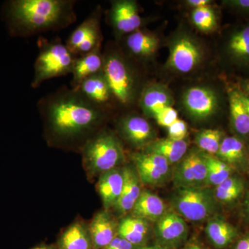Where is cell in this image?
Segmentation results:
<instances>
[{"mask_svg": "<svg viewBox=\"0 0 249 249\" xmlns=\"http://www.w3.org/2000/svg\"><path fill=\"white\" fill-rule=\"evenodd\" d=\"M118 136L130 146L142 150L155 140V131L151 124L137 114H125L116 122Z\"/></svg>", "mask_w": 249, "mask_h": 249, "instance_id": "8fae6325", "label": "cell"}, {"mask_svg": "<svg viewBox=\"0 0 249 249\" xmlns=\"http://www.w3.org/2000/svg\"><path fill=\"white\" fill-rule=\"evenodd\" d=\"M49 145L81 150L85 142L104 128L108 113L79 91L66 86L45 95L37 103Z\"/></svg>", "mask_w": 249, "mask_h": 249, "instance_id": "6da1fadb", "label": "cell"}, {"mask_svg": "<svg viewBox=\"0 0 249 249\" xmlns=\"http://www.w3.org/2000/svg\"><path fill=\"white\" fill-rule=\"evenodd\" d=\"M233 249H249V233L237 241Z\"/></svg>", "mask_w": 249, "mask_h": 249, "instance_id": "f35d334b", "label": "cell"}, {"mask_svg": "<svg viewBox=\"0 0 249 249\" xmlns=\"http://www.w3.org/2000/svg\"><path fill=\"white\" fill-rule=\"evenodd\" d=\"M131 159L142 185L160 186L171 175L168 160L157 154L140 150L132 153Z\"/></svg>", "mask_w": 249, "mask_h": 249, "instance_id": "9c48e42d", "label": "cell"}, {"mask_svg": "<svg viewBox=\"0 0 249 249\" xmlns=\"http://www.w3.org/2000/svg\"><path fill=\"white\" fill-rule=\"evenodd\" d=\"M31 249H57L56 245H46V244H42L38 246L34 247V248Z\"/></svg>", "mask_w": 249, "mask_h": 249, "instance_id": "ab89813d", "label": "cell"}, {"mask_svg": "<svg viewBox=\"0 0 249 249\" xmlns=\"http://www.w3.org/2000/svg\"><path fill=\"white\" fill-rule=\"evenodd\" d=\"M104 59L101 47L89 53L77 57L72 70L71 88L76 89L87 78L103 71Z\"/></svg>", "mask_w": 249, "mask_h": 249, "instance_id": "44dd1931", "label": "cell"}, {"mask_svg": "<svg viewBox=\"0 0 249 249\" xmlns=\"http://www.w3.org/2000/svg\"><path fill=\"white\" fill-rule=\"evenodd\" d=\"M172 175L177 188L207 186V166L204 152L196 150L187 152L182 160L175 165Z\"/></svg>", "mask_w": 249, "mask_h": 249, "instance_id": "ba28073f", "label": "cell"}, {"mask_svg": "<svg viewBox=\"0 0 249 249\" xmlns=\"http://www.w3.org/2000/svg\"><path fill=\"white\" fill-rule=\"evenodd\" d=\"M171 93L161 85H147L141 91L138 99L139 107L147 117H155L165 108L173 107Z\"/></svg>", "mask_w": 249, "mask_h": 249, "instance_id": "e0dca14e", "label": "cell"}, {"mask_svg": "<svg viewBox=\"0 0 249 249\" xmlns=\"http://www.w3.org/2000/svg\"><path fill=\"white\" fill-rule=\"evenodd\" d=\"M76 89L106 112L111 101H115L103 71L87 78Z\"/></svg>", "mask_w": 249, "mask_h": 249, "instance_id": "d6986e66", "label": "cell"}, {"mask_svg": "<svg viewBox=\"0 0 249 249\" xmlns=\"http://www.w3.org/2000/svg\"><path fill=\"white\" fill-rule=\"evenodd\" d=\"M98 178L96 188L103 207L110 211L117 204L122 192L124 181L123 167L106 172Z\"/></svg>", "mask_w": 249, "mask_h": 249, "instance_id": "ac0fdd59", "label": "cell"}, {"mask_svg": "<svg viewBox=\"0 0 249 249\" xmlns=\"http://www.w3.org/2000/svg\"><path fill=\"white\" fill-rule=\"evenodd\" d=\"M215 157L230 166H238L245 160V147L238 139L226 137L223 139Z\"/></svg>", "mask_w": 249, "mask_h": 249, "instance_id": "83f0119b", "label": "cell"}, {"mask_svg": "<svg viewBox=\"0 0 249 249\" xmlns=\"http://www.w3.org/2000/svg\"><path fill=\"white\" fill-rule=\"evenodd\" d=\"M229 50L235 58L249 60V26L232 36L229 40Z\"/></svg>", "mask_w": 249, "mask_h": 249, "instance_id": "1f68e13d", "label": "cell"}, {"mask_svg": "<svg viewBox=\"0 0 249 249\" xmlns=\"http://www.w3.org/2000/svg\"><path fill=\"white\" fill-rule=\"evenodd\" d=\"M166 212L164 202L160 196L148 190H143L130 214L148 222H157Z\"/></svg>", "mask_w": 249, "mask_h": 249, "instance_id": "603a6c76", "label": "cell"}, {"mask_svg": "<svg viewBox=\"0 0 249 249\" xmlns=\"http://www.w3.org/2000/svg\"><path fill=\"white\" fill-rule=\"evenodd\" d=\"M186 2L188 6L196 9L210 6L211 1L210 0H188Z\"/></svg>", "mask_w": 249, "mask_h": 249, "instance_id": "8d00e7d4", "label": "cell"}, {"mask_svg": "<svg viewBox=\"0 0 249 249\" xmlns=\"http://www.w3.org/2000/svg\"><path fill=\"white\" fill-rule=\"evenodd\" d=\"M76 0H11L2 9L10 35L28 37L62 30L76 22Z\"/></svg>", "mask_w": 249, "mask_h": 249, "instance_id": "7a4b0ae2", "label": "cell"}, {"mask_svg": "<svg viewBox=\"0 0 249 249\" xmlns=\"http://www.w3.org/2000/svg\"><path fill=\"white\" fill-rule=\"evenodd\" d=\"M108 18L116 37L120 38L139 30L142 24L138 4L134 0L111 1Z\"/></svg>", "mask_w": 249, "mask_h": 249, "instance_id": "7c38bea8", "label": "cell"}, {"mask_svg": "<svg viewBox=\"0 0 249 249\" xmlns=\"http://www.w3.org/2000/svg\"><path fill=\"white\" fill-rule=\"evenodd\" d=\"M138 249H170L166 248V247H161L160 245L152 246V247H148V246H143V247H139Z\"/></svg>", "mask_w": 249, "mask_h": 249, "instance_id": "b9f144b4", "label": "cell"}, {"mask_svg": "<svg viewBox=\"0 0 249 249\" xmlns=\"http://www.w3.org/2000/svg\"><path fill=\"white\" fill-rule=\"evenodd\" d=\"M245 88L246 91H247V93H248L249 95V81H247V83H245Z\"/></svg>", "mask_w": 249, "mask_h": 249, "instance_id": "f6af8a7d", "label": "cell"}, {"mask_svg": "<svg viewBox=\"0 0 249 249\" xmlns=\"http://www.w3.org/2000/svg\"><path fill=\"white\" fill-rule=\"evenodd\" d=\"M183 104L188 114L197 120H204L213 115L218 107L217 95L205 87H193L183 96Z\"/></svg>", "mask_w": 249, "mask_h": 249, "instance_id": "5bb4252c", "label": "cell"}, {"mask_svg": "<svg viewBox=\"0 0 249 249\" xmlns=\"http://www.w3.org/2000/svg\"><path fill=\"white\" fill-rule=\"evenodd\" d=\"M143 151L161 156L170 165H176L188 151L186 141H174L168 138L156 139L142 148Z\"/></svg>", "mask_w": 249, "mask_h": 249, "instance_id": "d4e9b609", "label": "cell"}, {"mask_svg": "<svg viewBox=\"0 0 249 249\" xmlns=\"http://www.w3.org/2000/svg\"><path fill=\"white\" fill-rule=\"evenodd\" d=\"M150 232L147 221L132 214L121 217L118 225V236L137 247L145 246Z\"/></svg>", "mask_w": 249, "mask_h": 249, "instance_id": "7402d4cb", "label": "cell"}, {"mask_svg": "<svg viewBox=\"0 0 249 249\" xmlns=\"http://www.w3.org/2000/svg\"><path fill=\"white\" fill-rule=\"evenodd\" d=\"M245 190L244 181L237 177L231 176L215 187L214 196L218 202L229 204L237 200Z\"/></svg>", "mask_w": 249, "mask_h": 249, "instance_id": "f1b7e54d", "label": "cell"}, {"mask_svg": "<svg viewBox=\"0 0 249 249\" xmlns=\"http://www.w3.org/2000/svg\"><path fill=\"white\" fill-rule=\"evenodd\" d=\"M207 166L206 186H217L231 176L232 167L215 156L205 153Z\"/></svg>", "mask_w": 249, "mask_h": 249, "instance_id": "f546056e", "label": "cell"}, {"mask_svg": "<svg viewBox=\"0 0 249 249\" xmlns=\"http://www.w3.org/2000/svg\"><path fill=\"white\" fill-rule=\"evenodd\" d=\"M80 152L83 168L89 180L121 167L125 160V152L120 137L105 127L85 142Z\"/></svg>", "mask_w": 249, "mask_h": 249, "instance_id": "3957f363", "label": "cell"}, {"mask_svg": "<svg viewBox=\"0 0 249 249\" xmlns=\"http://www.w3.org/2000/svg\"><path fill=\"white\" fill-rule=\"evenodd\" d=\"M57 249H93L89 225L78 219L70 224L59 236Z\"/></svg>", "mask_w": 249, "mask_h": 249, "instance_id": "ffe728a7", "label": "cell"}, {"mask_svg": "<svg viewBox=\"0 0 249 249\" xmlns=\"http://www.w3.org/2000/svg\"><path fill=\"white\" fill-rule=\"evenodd\" d=\"M155 233L159 245L171 249L186 241L188 228L181 215L175 211H169L156 222Z\"/></svg>", "mask_w": 249, "mask_h": 249, "instance_id": "4fadbf2b", "label": "cell"}, {"mask_svg": "<svg viewBox=\"0 0 249 249\" xmlns=\"http://www.w3.org/2000/svg\"><path fill=\"white\" fill-rule=\"evenodd\" d=\"M154 119H155L160 125L168 128L175 121L178 120V112L173 107H166L156 114Z\"/></svg>", "mask_w": 249, "mask_h": 249, "instance_id": "836d02e7", "label": "cell"}, {"mask_svg": "<svg viewBox=\"0 0 249 249\" xmlns=\"http://www.w3.org/2000/svg\"><path fill=\"white\" fill-rule=\"evenodd\" d=\"M217 202L214 190L209 186L177 188L171 198L175 212L193 222L213 217Z\"/></svg>", "mask_w": 249, "mask_h": 249, "instance_id": "8992f818", "label": "cell"}, {"mask_svg": "<svg viewBox=\"0 0 249 249\" xmlns=\"http://www.w3.org/2000/svg\"><path fill=\"white\" fill-rule=\"evenodd\" d=\"M200 249L199 247H196V245H189L187 246V247H185L184 249Z\"/></svg>", "mask_w": 249, "mask_h": 249, "instance_id": "ee69618b", "label": "cell"}, {"mask_svg": "<svg viewBox=\"0 0 249 249\" xmlns=\"http://www.w3.org/2000/svg\"><path fill=\"white\" fill-rule=\"evenodd\" d=\"M206 235L215 248L222 249L232 243L237 237V230L225 219L213 216L208 220Z\"/></svg>", "mask_w": 249, "mask_h": 249, "instance_id": "484cf974", "label": "cell"}, {"mask_svg": "<svg viewBox=\"0 0 249 249\" xmlns=\"http://www.w3.org/2000/svg\"><path fill=\"white\" fill-rule=\"evenodd\" d=\"M231 120L237 134L247 135L249 134V114L246 109L241 93L232 91L229 94Z\"/></svg>", "mask_w": 249, "mask_h": 249, "instance_id": "4316f807", "label": "cell"}, {"mask_svg": "<svg viewBox=\"0 0 249 249\" xmlns=\"http://www.w3.org/2000/svg\"><path fill=\"white\" fill-rule=\"evenodd\" d=\"M138 248L139 247L129 243L122 237L116 236L109 245L103 249H138Z\"/></svg>", "mask_w": 249, "mask_h": 249, "instance_id": "d590c367", "label": "cell"}, {"mask_svg": "<svg viewBox=\"0 0 249 249\" xmlns=\"http://www.w3.org/2000/svg\"><path fill=\"white\" fill-rule=\"evenodd\" d=\"M192 21L199 31L210 33L217 27V18L211 6L199 8L192 12Z\"/></svg>", "mask_w": 249, "mask_h": 249, "instance_id": "d6a6232c", "label": "cell"}, {"mask_svg": "<svg viewBox=\"0 0 249 249\" xmlns=\"http://www.w3.org/2000/svg\"><path fill=\"white\" fill-rule=\"evenodd\" d=\"M39 53L34 65V76L31 87L34 89L54 78L71 74L76 57L60 39L37 40Z\"/></svg>", "mask_w": 249, "mask_h": 249, "instance_id": "277c9868", "label": "cell"}, {"mask_svg": "<svg viewBox=\"0 0 249 249\" xmlns=\"http://www.w3.org/2000/svg\"><path fill=\"white\" fill-rule=\"evenodd\" d=\"M203 58L201 47L188 36H181L170 47L167 66L178 73H187L196 70Z\"/></svg>", "mask_w": 249, "mask_h": 249, "instance_id": "30bf717a", "label": "cell"}, {"mask_svg": "<svg viewBox=\"0 0 249 249\" xmlns=\"http://www.w3.org/2000/svg\"><path fill=\"white\" fill-rule=\"evenodd\" d=\"M103 54V73L116 102L126 107L133 104L138 92L133 69L116 49L107 48Z\"/></svg>", "mask_w": 249, "mask_h": 249, "instance_id": "5b68a950", "label": "cell"}, {"mask_svg": "<svg viewBox=\"0 0 249 249\" xmlns=\"http://www.w3.org/2000/svg\"><path fill=\"white\" fill-rule=\"evenodd\" d=\"M101 8L98 6L67 39L65 44L76 58L101 47Z\"/></svg>", "mask_w": 249, "mask_h": 249, "instance_id": "52a82bcc", "label": "cell"}, {"mask_svg": "<svg viewBox=\"0 0 249 249\" xmlns=\"http://www.w3.org/2000/svg\"><path fill=\"white\" fill-rule=\"evenodd\" d=\"M168 139L174 141H183L188 134L186 123L178 119L168 128Z\"/></svg>", "mask_w": 249, "mask_h": 249, "instance_id": "e575fe53", "label": "cell"}, {"mask_svg": "<svg viewBox=\"0 0 249 249\" xmlns=\"http://www.w3.org/2000/svg\"><path fill=\"white\" fill-rule=\"evenodd\" d=\"M124 186L117 204L113 209L116 215L123 217L130 213L142 193L140 178L134 165H124Z\"/></svg>", "mask_w": 249, "mask_h": 249, "instance_id": "2e32d148", "label": "cell"}, {"mask_svg": "<svg viewBox=\"0 0 249 249\" xmlns=\"http://www.w3.org/2000/svg\"><path fill=\"white\" fill-rule=\"evenodd\" d=\"M246 211H247V214L249 216V192L247 194V199H246Z\"/></svg>", "mask_w": 249, "mask_h": 249, "instance_id": "7bdbcfd3", "label": "cell"}, {"mask_svg": "<svg viewBox=\"0 0 249 249\" xmlns=\"http://www.w3.org/2000/svg\"><path fill=\"white\" fill-rule=\"evenodd\" d=\"M228 4L237 9L249 10V0H232L227 1Z\"/></svg>", "mask_w": 249, "mask_h": 249, "instance_id": "74e56055", "label": "cell"}, {"mask_svg": "<svg viewBox=\"0 0 249 249\" xmlns=\"http://www.w3.org/2000/svg\"><path fill=\"white\" fill-rule=\"evenodd\" d=\"M223 136L224 134L219 129H201L196 133L195 142L201 152L215 156L224 139Z\"/></svg>", "mask_w": 249, "mask_h": 249, "instance_id": "4dcf8cb0", "label": "cell"}, {"mask_svg": "<svg viewBox=\"0 0 249 249\" xmlns=\"http://www.w3.org/2000/svg\"><path fill=\"white\" fill-rule=\"evenodd\" d=\"M88 225L93 249L105 248L118 236L119 222L109 210L98 211Z\"/></svg>", "mask_w": 249, "mask_h": 249, "instance_id": "9a60e30c", "label": "cell"}, {"mask_svg": "<svg viewBox=\"0 0 249 249\" xmlns=\"http://www.w3.org/2000/svg\"><path fill=\"white\" fill-rule=\"evenodd\" d=\"M159 39L153 34L139 29L124 36V45L129 55L138 58L152 56L159 47Z\"/></svg>", "mask_w": 249, "mask_h": 249, "instance_id": "cb8c5ba5", "label": "cell"}, {"mask_svg": "<svg viewBox=\"0 0 249 249\" xmlns=\"http://www.w3.org/2000/svg\"><path fill=\"white\" fill-rule=\"evenodd\" d=\"M241 97H242L244 105H245L246 109H247L249 114V95H245L241 93Z\"/></svg>", "mask_w": 249, "mask_h": 249, "instance_id": "60d3db41", "label": "cell"}]
</instances>
